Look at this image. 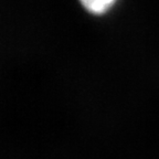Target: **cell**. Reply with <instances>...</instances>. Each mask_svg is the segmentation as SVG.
I'll use <instances>...</instances> for the list:
<instances>
[{"instance_id": "obj_1", "label": "cell", "mask_w": 159, "mask_h": 159, "mask_svg": "<svg viewBox=\"0 0 159 159\" xmlns=\"http://www.w3.org/2000/svg\"><path fill=\"white\" fill-rule=\"evenodd\" d=\"M83 9L94 16L104 15L115 5L116 0H79Z\"/></svg>"}]
</instances>
